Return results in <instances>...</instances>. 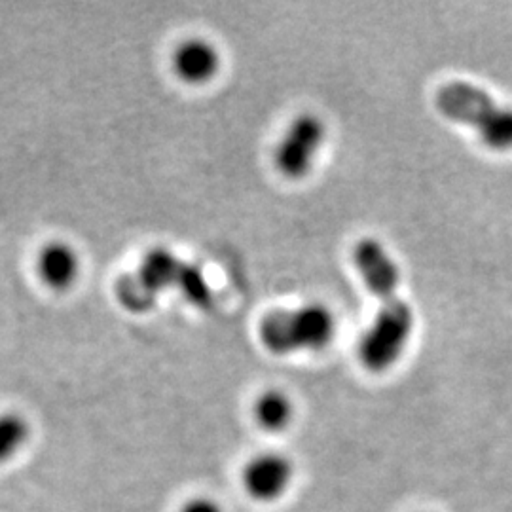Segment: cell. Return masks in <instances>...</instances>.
Masks as SVG:
<instances>
[{"label": "cell", "mask_w": 512, "mask_h": 512, "mask_svg": "<svg viewBox=\"0 0 512 512\" xmlns=\"http://www.w3.org/2000/svg\"><path fill=\"white\" fill-rule=\"evenodd\" d=\"M353 262L370 293L382 302L374 325L361 340L359 355L370 372H384L406 348L414 317L397 294L399 270L376 239H361L353 249Z\"/></svg>", "instance_id": "6da1fadb"}, {"label": "cell", "mask_w": 512, "mask_h": 512, "mask_svg": "<svg viewBox=\"0 0 512 512\" xmlns=\"http://www.w3.org/2000/svg\"><path fill=\"white\" fill-rule=\"evenodd\" d=\"M169 289L183 293L188 302L203 310L213 306V289L202 270L167 249L150 251L135 272L122 275L116 283V298L126 310L145 313Z\"/></svg>", "instance_id": "7a4b0ae2"}, {"label": "cell", "mask_w": 512, "mask_h": 512, "mask_svg": "<svg viewBox=\"0 0 512 512\" xmlns=\"http://www.w3.org/2000/svg\"><path fill=\"white\" fill-rule=\"evenodd\" d=\"M435 101L446 118L475 128L488 147L512 148V109L497 105L482 88L467 82H450L440 88Z\"/></svg>", "instance_id": "3957f363"}, {"label": "cell", "mask_w": 512, "mask_h": 512, "mask_svg": "<svg viewBox=\"0 0 512 512\" xmlns=\"http://www.w3.org/2000/svg\"><path fill=\"white\" fill-rule=\"evenodd\" d=\"M258 334L262 344L277 355L321 349L334 336V317L319 304L298 310L275 311L262 319Z\"/></svg>", "instance_id": "277c9868"}, {"label": "cell", "mask_w": 512, "mask_h": 512, "mask_svg": "<svg viewBox=\"0 0 512 512\" xmlns=\"http://www.w3.org/2000/svg\"><path fill=\"white\" fill-rule=\"evenodd\" d=\"M325 126L313 114H302L293 122L285 139L275 150L277 169L291 179L304 177L313 165L317 150L323 143Z\"/></svg>", "instance_id": "5b68a950"}, {"label": "cell", "mask_w": 512, "mask_h": 512, "mask_svg": "<svg viewBox=\"0 0 512 512\" xmlns=\"http://www.w3.org/2000/svg\"><path fill=\"white\" fill-rule=\"evenodd\" d=\"M293 480V461L277 452L258 454L241 471L243 490L258 503H275L289 492Z\"/></svg>", "instance_id": "8992f818"}, {"label": "cell", "mask_w": 512, "mask_h": 512, "mask_svg": "<svg viewBox=\"0 0 512 512\" xmlns=\"http://www.w3.org/2000/svg\"><path fill=\"white\" fill-rule=\"evenodd\" d=\"M38 279L55 293L71 291L80 275V256L71 243L48 241L37 256Z\"/></svg>", "instance_id": "52a82bcc"}, {"label": "cell", "mask_w": 512, "mask_h": 512, "mask_svg": "<svg viewBox=\"0 0 512 512\" xmlns=\"http://www.w3.org/2000/svg\"><path fill=\"white\" fill-rule=\"evenodd\" d=\"M173 65L184 82L203 84L219 71V54L203 40H188L175 52Z\"/></svg>", "instance_id": "ba28073f"}, {"label": "cell", "mask_w": 512, "mask_h": 512, "mask_svg": "<svg viewBox=\"0 0 512 512\" xmlns=\"http://www.w3.org/2000/svg\"><path fill=\"white\" fill-rule=\"evenodd\" d=\"M255 416L262 429L283 431L293 420V404L279 391H266L256 401Z\"/></svg>", "instance_id": "9c48e42d"}, {"label": "cell", "mask_w": 512, "mask_h": 512, "mask_svg": "<svg viewBox=\"0 0 512 512\" xmlns=\"http://www.w3.org/2000/svg\"><path fill=\"white\" fill-rule=\"evenodd\" d=\"M31 437L29 421L16 412L0 414V465L18 456Z\"/></svg>", "instance_id": "30bf717a"}, {"label": "cell", "mask_w": 512, "mask_h": 512, "mask_svg": "<svg viewBox=\"0 0 512 512\" xmlns=\"http://www.w3.org/2000/svg\"><path fill=\"white\" fill-rule=\"evenodd\" d=\"M179 512H224V509L213 497L200 495V497L188 499Z\"/></svg>", "instance_id": "8fae6325"}]
</instances>
